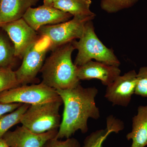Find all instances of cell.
<instances>
[{
    "label": "cell",
    "mask_w": 147,
    "mask_h": 147,
    "mask_svg": "<svg viewBox=\"0 0 147 147\" xmlns=\"http://www.w3.org/2000/svg\"><path fill=\"white\" fill-rule=\"evenodd\" d=\"M56 90L62 100L64 110L55 138L68 139L78 130L84 134L86 133L88 130V119H98L100 117L99 109L95 102L98 93L97 89L84 88L79 84L71 88Z\"/></svg>",
    "instance_id": "cell-1"
},
{
    "label": "cell",
    "mask_w": 147,
    "mask_h": 147,
    "mask_svg": "<svg viewBox=\"0 0 147 147\" xmlns=\"http://www.w3.org/2000/svg\"><path fill=\"white\" fill-rule=\"evenodd\" d=\"M74 50L71 42L53 50L40 70L42 83L56 90L68 89L80 84L78 67L71 59Z\"/></svg>",
    "instance_id": "cell-2"
},
{
    "label": "cell",
    "mask_w": 147,
    "mask_h": 147,
    "mask_svg": "<svg viewBox=\"0 0 147 147\" xmlns=\"http://www.w3.org/2000/svg\"><path fill=\"white\" fill-rule=\"evenodd\" d=\"M71 42L75 49L78 50L74 62L77 67L92 59L115 66L119 67L120 65L113 49L106 47L98 37L92 20L86 24L84 33L79 40H74Z\"/></svg>",
    "instance_id": "cell-3"
},
{
    "label": "cell",
    "mask_w": 147,
    "mask_h": 147,
    "mask_svg": "<svg viewBox=\"0 0 147 147\" xmlns=\"http://www.w3.org/2000/svg\"><path fill=\"white\" fill-rule=\"evenodd\" d=\"M62 104L61 98L30 105L21 119L22 126L37 134L59 130L61 123L59 110Z\"/></svg>",
    "instance_id": "cell-4"
},
{
    "label": "cell",
    "mask_w": 147,
    "mask_h": 147,
    "mask_svg": "<svg viewBox=\"0 0 147 147\" xmlns=\"http://www.w3.org/2000/svg\"><path fill=\"white\" fill-rule=\"evenodd\" d=\"M95 16H74L69 21L41 27L37 31L40 36L46 38L50 42V50L81 38L87 22L92 21Z\"/></svg>",
    "instance_id": "cell-5"
},
{
    "label": "cell",
    "mask_w": 147,
    "mask_h": 147,
    "mask_svg": "<svg viewBox=\"0 0 147 147\" xmlns=\"http://www.w3.org/2000/svg\"><path fill=\"white\" fill-rule=\"evenodd\" d=\"M57 90L42 82L38 84L21 85L0 93V102L40 104L61 99Z\"/></svg>",
    "instance_id": "cell-6"
},
{
    "label": "cell",
    "mask_w": 147,
    "mask_h": 147,
    "mask_svg": "<svg viewBox=\"0 0 147 147\" xmlns=\"http://www.w3.org/2000/svg\"><path fill=\"white\" fill-rule=\"evenodd\" d=\"M50 42L47 38L40 36L39 39L27 50L20 67L15 71L20 85H28L36 81L44 63L46 54L50 50Z\"/></svg>",
    "instance_id": "cell-7"
},
{
    "label": "cell",
    "mask_w": 147,
    "mask_h": 147,
    "mask_svg": "<svg viewBox=\"0 0 147 147\" xmlns=\"http://www.w3.org/2000/svg\"><path fill=\"white\" fill-rule=\"evenodd\" d=\"M0 28L7 34L14 46L15 56L20 59L40 38L23 18L4 24Z\"/></svg>",
    "instance_id": "cell-8"
},
{
    "label": "cell",
    "mask_w": 147,
    "mask_h": 147,
    "mask_svg": "<svg viewBox=\"0 0 147 147\" xmlns=\"http://www.w3.org/2000/svg\"><path fill=\"white\" fill-rule=\"evenodd\" d=\"M137 74L131 70L119 76L107 86L105 97L113 105L126 107L135 92L137 83Z\"/></svg>",
    "instance_id": "cell-9"
},
{
    "label": "cell",
    "mask_w": 147,
    "mask_h": 147,
    "mask_svg": "<svg viewBox=\"0 0 147 147\" xmlns=\"http://www.w3.org/2000/svg\"><path fill=\"white\" fill-rule=\"evenodd\" d=\"M73 17L71 14L55 8L54 7L40 6L30 7L23 18L31 28L37 31L43 26L55 25L69 21Z\"/></svg>",
    "instance_id": "cell-10"
},
{
    "label": "cell",
    "mask_w": 147,
    "mask_h": 147,
    "mask_svg": "<svg viewBox=\"0 0 147 147\" xmlns=\"http://www.w3.org/2000/svg\"><path fill=\"white\" fill-rule=\"evenodd\" d=\"M58 132L55 130L35 134L22 125L8 131L3 138L9 147H43L48 140L56 137Z\"/></svg>",
    "instance_id": "cell-11"
},
{
    "label": "cell",
    "mask_w": 147,
    "mask_h": 147,
    "mask_svg": "<svg viewBox=\"0 0 147 147\" xmlns=\"http://www.w3.org/2000/svg\"><path fill=\"white\" fill-rule=\"evenodd\" d=\"M121 73L119 67L92 60L78 67L77 69V76L80 81L98 79L107 86L120 76Z\"/></svg>",
    "instance_id": "cell-12"
},
{
    "label": "cell",
    "mask_w": 147,
    "mask_h": 147,
    "mask_svg": "<svg viewBox=\"0 0 147 147\" xmlns=\"http://www.w3.org/2000/svg\"><path fill=\"white\" fill-rule=\"evenodd\" d=\"M40 0H0V28L4 24L23 18Z\"/></svg>",
    "instance_id": "cell-13"
},
{
    "label": "cell",
    "mask_w": 147,
    "mask_h": 147,
    "mask_svg": "<svg viewBox=\"0 0 147 147\" xmlns=\"http://www.w3.org/2000/svg\"><path fill=\"white\" fill-rule=\"evenodd\" d=\"M131 132L126 135L128 141L132 140L131 147H145L147 146V105L140 106L137 115L132 119Z\"/></svg>",
    "instance_id": "cell-14"
},
{
    "label": "cell",
    "mask_w": 147,
    "mask_h": 147,
    "mask_svg": "<svg viewBox=\"0 0 147 147\" xmlns=\"http://www.w3.org/2000/svg\"><path fill=\"white\" fill-rule=\"evenodd\" d=\"M91 0H55L53 7L74 16H96L90 9Z\"/></svg>",
    "instance_id": "cell-15"
},
{
    "label": "cell",
    "mask_w": 147,
    "mask_h": 147,
    "mask_svg": "<svg viewBox=\"0 0 147 147\" xmlns=\"http://www.w3.org/2000/svg\"><path fill=\"white\" fill-rule=\"evenodd\" d=\"M107 127L105 129L96 130L86 137L83 147H102V144L111 133H118L120 129L115 121L108 119Z\"/></svg>",
    "instance_id": "cell-16"
},
{
    "label": "cell",
    "mask_w": 147,
    "mask_h": 147,
    "mask_svg": "<svg viewBox=\"0 0 147 147\" xmlns=\"http://www.w3.org/2000/svg\"><path fill=\"white\" fill-rule=\"evenodd\" d=\"M30 105L23 104L13 112L0 117V138H2L11 127L21 123L22 117Z\"/></svg>",
    "instance_id": "cell-17"
},
{
    "label": "cell",
    "mask_w": 147,
    "mask_h": 147,
    "mask_svg": "<svg viewBox=\"0 0 147 147\" xmlns=\"http://www.w3.org/2000/svg\"><path fill=\"white\" fill-rule=\"evenodd\" d=\"M16 57L13 43L4 34L0 33V68H11Z\"/></svg>",
    "instance_id": "cell-18"
},
{
    "label": "cell",
    "mask_w": 147,
    "mask_h": 147,
    "mask_svg": "<svg viewBox=\"0 0 147 147\" xmlns=\"http://www.w3.org/2000/svg\"><path fill=\"white\" fill-rule=\"evenodd\" d=\"M139 0H100L101 8L108 13H115L129 8Z\"/></svg>",
    "instance_id": "cell-19"
},
{
    "label": "cell",
    "mask_w": 147,
    "mask_h": 147,
    "mask_svg": "<svg viewBox=\"0 0 147 147\" xmlns=\"http://www.w3.org/2000/svg\"><path fill=\"white\" fill-rule=\"evenodd\" d=\"M20 86L11 68H0V93Z\"/></svg>",
    "instance_id": "cell-20"
},
{
    "label": "cell",
    "mask_w": 147,
    "mask_h": 147,
    "mask_svg": "<svg viewBox=\"0 0 147 147\" xmlns=\"http://www.w3.org/2000/svg\"><path fill=\"white\" fill-rule=\"evenodd\" d=\"M135 94L147 97V66L141 67L137 74Z\"/></svg>",
    "instance_id": "cell-21"
},
{
    "label": "cell",
    "mask_w": 147,
    "mask_h": 147,
    "mask_svg": "<svg viewBox=\"0 0 147 147\" xmlns=\"http://www.w3.org/2000/svg\"><path fill=\"white\" fill-rule=\"evenodd\" d=\"M43 147H81L79 141L74 138H70L62 141L53 138L48 140Z\"/></svg>",
    "instance_id": "cell-22"
},
{
    "label": "cell",
    "mask_w": 147,
    "mask_h": 147,
    "mask_svg": "<svg viewBox=\"0 0 147 147\" xmlns=\"http://www.w3.org/2000/svg\"><path fill=\"white\" fill-rule=\"evenodd\" d=\"M20 103H3L0 102V117L7 113H11L22 105Z\"/></svg>",
    "instance_id": "cell-23"
},
{
    "label": "cell",
    "mask_w": 147,
    "mask_h": 147,
    "mask_svg": "<svg viewBox=\"0 0 147 147\" xmlns=\"http://www.w3.org/2000/svg\"><path fill=\"white\" fill-rule=\"evenodd\" d=\"M55 0H43V5L49 7H53Z\"/></svg>",
    "instance_id": "cell-24"
},
{
    "label": "cell",
    "mask_w": 147,
    "mask_h": 147,
    "mask_svg": "<svg viewBox=\"0 0 147 147\" xmlns=\"http://www.w3.org/2000/svg\"><path fill=\"white\" fill-rule=\"evenodd\" d=\"M0 147H9L3 138H0Z\"/></svg>",
    "instance_id": "cell-25"
}]
</instances>
